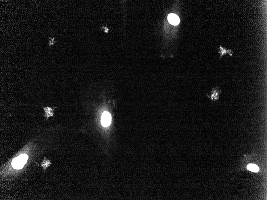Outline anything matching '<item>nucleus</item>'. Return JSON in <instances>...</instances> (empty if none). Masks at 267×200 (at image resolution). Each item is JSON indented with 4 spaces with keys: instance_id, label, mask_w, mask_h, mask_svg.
<instances>
[{
    "instance_id": "nucleus-5",
    "label": "nucleus",
    "mask_w": 267,
    "mask_h": 200,
    "mask_svg": "<svg viewBox=\"0 0 267 200\" xmlns=\"http://www.w3.org/2000/svg\"><path fill=\"white\" fill-rule=\"evenodd\" d=\"M43 108L44 111L46 113V116L47 118H49L50 116H53L54 108L49 107H44Z\"/></svg>"
},
{
    "instance_id": "nucleus-7",
    "label": "nucleus",
    "mask_w": 267,
    "mask_h": 200,
    "mask_svg": "<svg viewBox=\"0 0 267 200\" xmlns=\"http://www.w3.org/2000/svg\"><path fill=\"white\" fill-rule=\"evenodd\" d=\"M102 29L103 30L104 32H106V33H108V31H109V29L108 28H107V27H105V26H103L102 27Z\"/></svg>"
},
{
    "instance_id": "nucleus-1",
    "label": "nucleus",
    "mask_w": 267,
    "mask_h": 200,
    "mask_svg": "<svg viewBox=\"0 0 267 200\" xmlns=\"http://www.w3.org/2000/svg\"><path fill=\"white\" fill-rule=\"evenodd\" d=\"M28 157L27 155L22 154L20 155L13 160L12 162V165L16 169H21L22 168L24 164H26Z\"/></svg>"
},
{
    "instance_id": "nucleus-6",
    "label": "nucleus",
    "mask_w": 267,
    "mask_h": 200,
    "mask_svg": "<svg viewBox=\"0 0 267 200\" xmlns=\"http://www.w3.org/2000/svg\"><path fill=\"white\" fill-rule=\"evenodd\" d=\"M247 169L249 171L254 172H258L259 171V168L255 164H250L247 165Z\"/></svg>"
},
{
    "instance_id": "nucleus-2",
    "label": "nucleus",
    "mask_w": 267,
    "mask_h": 200,
    "mask_svg": "<svg viewBox=\"0 0 267 200\" xmlns=\"http://www.w3.org/2000/svg\"><path fill=\"white\" fill-rule=\"evenodd\" d=\"M111 122V116L110 113L106 112L103 113L101 118V123L103 126L107 127L110 125Z\"/></svg>"
},
{
    "instance_id": "nucleus-4",
    "label": "nucleus",
    "mask_w": 267,
    "mask_h": 200,
    "mask_svg": "<svg viewBox=\"0 0 267 200\" xmlns=\"http://www.w3.org/2000/svg\"><path fill=\"white\" fill-rule=\"evenodd\" d=\"M221 93V92L219 89L216 88L213 90L210 96H208V97L213 101L217 100L219 98V95Z\"/></svg>"
},
{
    "instance_id": "nucleus-3",
    "label": "nucleus",
    "mask_w": 267,
    "mask_h": 200,
    "mask_svg": "<svg viewBox=\"0 0 267 200\" xmlns=\"http://www.w3.org/2000/svg\"><path fill=\"white\" fill-rule=\"evenodd\" d=\"M168 20L171 24L175 26L178 25L179 24L180 22L179 17L174 14H170L169 15L168 17Z\"/></svg>"
}]
</instances>
